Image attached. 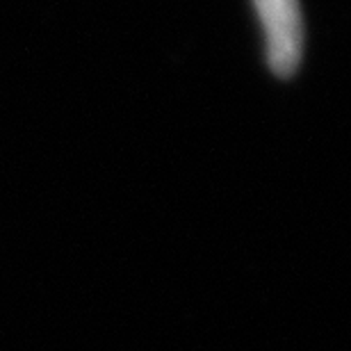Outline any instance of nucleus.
Segmentation results:
<instances>
[{
  "label": "nucleus",
  "mask_w": 351,
  "mask_h": 351,
  "mask_svg": "<svg viewBox=\"0 0 351 351\" xmlns=\"http://www.w3.org/2000/svg\"><path fill=\"white\" fill-rule=\"evenodd\" d=\"M265 37L267 64L276 75H292L304 53V23L299 0H254Z\"/></svg>",
  "instance_id": "1"
}]
</instances>
